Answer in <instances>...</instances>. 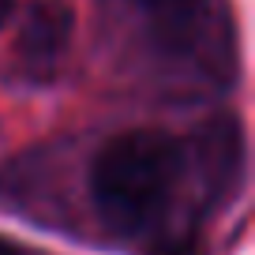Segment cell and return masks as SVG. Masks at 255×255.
Wrapping results in <instances>:
<instances>
[{"mask_svg": "<svg viewBox=\"0 0 255 255\" xmlns=\"http://www.w3.org/2000/svg\"><path fill=\"white\" fill-rule=\"evenodd\" d=\"M188 150L165 131L135 128L113 135L90 165V195L98 218L117 237H135L161 218L180 184Z\"/></svg>", "mask_w": 255, "mask_h": 255, "instance_id": "cell-1", "label": "cell"}, {"mask_svg": "<svg viewBox=\"0 0 255 255\" xmlns=\"http://www.w3.org/2000/svg\"><path fill=\"white\" fill-rule=\"evenodd\" d=\"M117 4L139 11L161 56L195 64V72H210L214 79H222V68H229L233 30L222 0H117Z\"/></svg>", "mask_w": 255, "mask_h": 255, "instance_id": "cell-2", "label": "cell"}, {"mask_svg": "<svg viewBox=\"0 0 255 255\" xmlns=\"http://www.w3.org/2000/svg\"><path fill=\"white\" fill-rule=\"evenodd\" d=\"M75 30V11L68 0H34L19 23L15 53L19 64L38 75H49L68 53V41Z\"/></svg>", "mask_w": 255, "mask_h": 255, "instance_id": "cell-3", "label": "cell"}, {"mask_svg": "<svg viewBox=\"0 0 255 255\" xmlns=\"http://www.w3.org/2000/svg\"><path fill=\"white\" fill-rule=\"evenodd\" d=\"M11 11H15V0H0V26L11 19Z\"/></svg>", "mask_w": 255, "mask_h": 255, "instance_id": "cell-4", "label": "cell"}, {"mask_svg": "<svg viewBox=\"0 0 255 255\" xmlns=\"http://www.w3.org/2000/svg\"><path fill=\"white\" fill-rule=\"evenodd\" d=\"M0 255H19V244H11L8 237H0Z\"/></svg>", "mask_w": 255, "mask_h": 255, "instance_id": "cell-5", "label": "cell"}]
</instances>
